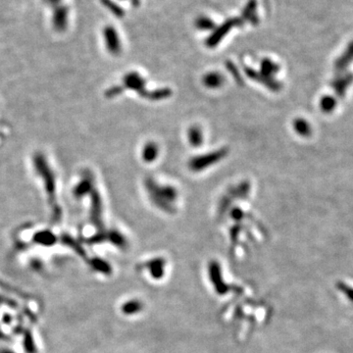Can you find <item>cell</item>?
Returning a JSON list of instances; mask_svg holds the SVG:
<instances>
[{"label":"cell","instance_id":"6da1fadb","mask_svg":"<svg viewBox=\"0 0 353 353\" xmlns=\"http://www.w3.org/2000/svg\"><path fill=\"white\" fill-rule=\"evenodd\" d=\"M35 167L36 171L39 175L42 176L44 180V187L45 191L47 193V196H49L50 203H54L55 201V181H54V176L52 171L50 170L48 164H46V160L44 156L41 153H37L35 155ZM56 203V201H55Z\"/></svg>","mask_w":353,"mask_h":353},{"label":"cell","instance_id":"7a4b0ae2","mask_svg":"<svg viewBox=\"0 0 353 353\" xmlns=\"http://www.w3.org/2000/svg\"><path fill=\"white\" fill-rule=\"evenodd\" d=\"M353 83V73L344 72L342 74H337L331 81V87L333 90L335 96L338 98H343L346 95V92L349 86Z\"/></svg>","mask_w":353,"mask_h":353},{"label":"cell","instance_id":"3957f363","mask_svg":"<svg viewBox=\"0 0 353 353\" xmlns=\"http://www.w3.org/2000/svg\"><path fill=\"white\" fill-rule=\"evenodd\" d=\"M226 154H227V150L221 149V150L215 151L213 153H208L206 155H201V156L196 157V158L191 160L190 167L194 171L203 170V169L207 168L208 166H210L211 164H214V163L218 162Z\"/></svg>","mask_w":353,"mask_h":353},{"label":"cell","instance_id":"277c9868","mask_svg":"<svg viewBox=\"0 0 353 353\" xmlns=\"http://www.w3.org/2000/svg\"><path fill=\"white\" fill-rule=\"evenodd\" d=\"M352 63H353V40L347 44L342 53L335 59L333 64L335 75L346 72L347 68Z\"/></svg>","mask_w":353,"mask_h":353},{"label":"cell","instance_id":"5b68a950","mask_svg":"<svg viewBox=\"0 0 353 353\" xmlns=\"http://www.w3.org/2000/svg\"><path fill=\"white\" fill-rule=\"evenodd\" d=\"M124 83L126 85V87L131 88V90L137 91L138 93H140L141 95L143 94V87H144V79L142 77H140L137 73H129L127 76H125L124 78Z\"/></svg>","mask_w":353,"mask_h":353},{"label":"cell","instance_id":"8992f818","mask_svg":"<svg viewBox=\"0 0 353 353\" xmlns=\"http://www.w3.org/2000/svg\"><path fill=\"white\" fill-rule=\"evenodd\" d=\"M104 36H105V42L107 49L113 54L119 53L121 50V44L116 31L113 30L112 28H108L107 30H105Z\"/></svg>","mask_w":353,"mask_h":353},{"label":"cell","instance_id":"52a82bcc","mask_svg":"<svg viewBox=\"0 0 353 353\" xmlns=\"http://www.w3.org/2000/svg\"><path fill=\"white\" fill-rule=\"evenodd\" d=\"M202 81H203V84L207 88L216 90V88H219L222 86V84L225 81V78H224L223 75H221L217 72H210L203 77Z\"/></svg>","mask_w":353,"mask_h":353},{"label":"cell","instance_id":"ba28073f","mask_svg":"<svg viewBox=\"0 0 353 353\" xmlns=\"http://www.w3.org/2000/svg\"><path fill=\"white\" fill-rule=\"evenodd\" d=\"M159 154L158 145L155 142H147L142 149V159L144 162H153Z\"/></svg>","mask_w":353,"mask_h":353},{"label":"cell","instance_id":"9c48e42d","mask_svg":"<svg viewBox=\"0 0 353 353\" xmlns=\"http://www.w3.org/2000/svg\"><path fill=\"white\" fill-rule=\"evenodd\" d=\"M294 129L297 135L304 137H309L312 134V128H311L310 124L302 118H297L296 120H294Z\"/></svg>","mask_w":353,"mask_h":353},{"label":"cell","instance_id":"30bf717a","mask_svg":"<svg viewBox=\"0 0 353 353\" xmlns=\"http://www.w3.org/2000/svg\"><path fill=\"white\" fill-rule=\"evenodd\" d=\"M336 105H337L336 99L332 96H325L320 100L321 111L326 114L332 113L335 109Z\"/></svg>","mask_w":353,"mask_h":353},{"label":"cell","instance_id":"8fae6325","mask_svg":"<svg viewBox=\"0 0 353 353\" xmlns=\"http://www.w3.org/2000/svg\"><path fill=\"white\" fill-rule=\"evenodd\" d=\"M188 138L193 146H199L203 142V134L198 127H192L188 132Z\"/></svg>","mask_w":353,"mask_h":353},{"label":"cell","instance_id":"7c38bea8","mask_svg":"<svg viewBox=\"0 0 353 353\" xmlns=\"http://www.w3.org/2000/svg\"><path fill=\"white\" fill-rule=\"evenodd\" d=\"M93 188V183L91 182V180H88L87 178H84L75 189V196L77 197H81L83 195L88 194L91 192Z\"/></svg>","mask_w":353,"mask_h":353},{"label":"cell","instance_id":"4fadbf2b","mask_svg":"<svg viewBox=\"0 0 353 353\" xmlns=\"http://www.w3.org/2000/svg\"><path fill=\"white\" fill-rule=\"evenodd\" d=\"M261 70H262L261 72L264 76L270 78L271 76H273L274 74H276L278 72L279 67L275 63H273L269 60H265L261 64Z\"/></svg>","mask_w":353,"mask_h":353}]
</instances>
